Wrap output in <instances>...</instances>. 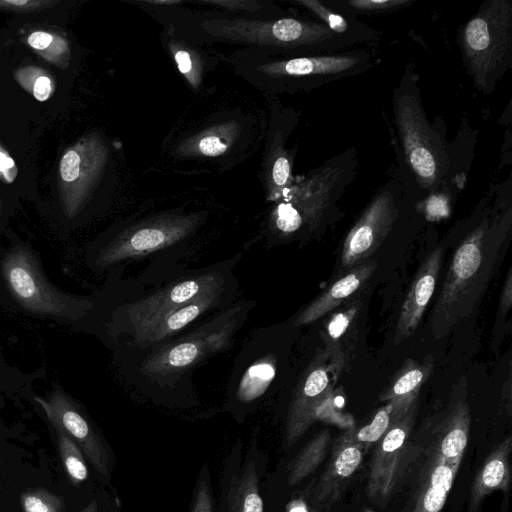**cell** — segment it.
Wrapping results in <instances>:
<instances>
[{
    "instance_id": "7",
    "label": "cell",
    "mask_w": 512,
    "mask_h": 512,
    "mask_svg": "<svg viewBox=\"0 0 512 512\" xmlns=\"http://www.w3.org/2000/svg\"><path fill=\"white\" fill-rule=\"evenodd\" d=\"M417 410L418 402L394 421L374 445L366 491L368 498L378 506L387 502L401 478Z\"/></svg>"
},
{
    "instance_id": "25",
    "label": "cell",
    "mask_w": 512,
    "mask_h": 512,
    "mask_svg": "<svg viewBox=\"0 0 512 512\" xmlns=\"http://www.w3.org/2000/svg\"><path fill=\"white\" fill-rule=\"evenodd\" d=\"M416 0H324L331 9L359 18L379 16L403 10Z\"/></svg>"
},
{
    "instance_id": "42",
    "label": "cell",
    "mask_w": 512,
    "mask_h": 512,
    "mask_svg": "<svg viewBox=\"0 0 512 512\" xmlns=\"http://www.w3.org/2000/svg\"><path fill=\"white\" fill-rule=\"evenodd\" d=\"M13 165H14L13 160L0 152V171L9 169Z\"/></svg>"
},
{
    "instance_id": "8",
    "label": "cell",
    "mask_w": 512,
    "mask_h": 512,
    "mask_svg": "<svg viewBox=\"0 0 512 512\" xmlns=\"http://www.w3.org/2000/svg\"><path fill=\"white\" fill-rule=\"evenodd\" d=\"M467 388V379L461 376L452 387L448 405L426 425L422 452L449 463H461L471 423Z\"/></svg>"
},
{
    "instance_id": "18",
    "label": "cell",
    "mask_w": 512,
    "mask_h": 512,
    "mask_svg": "<svg viewBox=\"0 0 512 512\" xmlns=\"http://www.w3.org/2000/svg\"><path fill=\"white\" fill-rule=\"evenodd\" d=\"M512 438L499 442L487 455L476 474L470 493V512H478L483 500L496 490L508 491L511 481Z\"/></svg>"
},
{
    "instance_id": "2",
    "label": "cell",
    "mask_w": 512,
    "mask_h": 512,
    "mask_svg": "<svg viewBox=\"0 0 512 512\" xmlns=\"http://www.w3.org/2000/svg\"><path fill=\"white\" fill-rule=\"evenodd\" d=\"M465 237L453 254L430 319L439 339L480 305L512 234V176L492 182L466 219Z\"/></svg>"
},
{
    "instance_id": "5",
    "label": "cell",
    "mask_w": 512,
    "mask_h": 512,
    "mask_svg": "<svg viewBox=\"0 0 512 512\" xmlns=\"http://www.w3.org/2000/svg\"><path fill=\"white\" fill-rule=\"evenodd\" d=\"M419 202L393 164L346 234L340 257L341 271L347 272L365 262L393 232L404 213Z\"/></svg>"
},
{
    "instance_id": "20",
    "label": "cell",
    "mask_w": 512,
    "mask_h": 512,
    "mask_svg": "<svg viewBox=\"0 0 512 512\" xmlns=\"http://www.w3.org/2000/svg\"><path fill=\"white\" fill-rule=\"evenodd\" d=\"M221 291L222 288L203 293L192 301L168 312L136 334L135 340L139 344H151L175 334L213 307L217 303Z\"/></svg>"
},
{
    "instance_id": "6",
    "label": "cell",
    "mask_w": 512,
    "mask_h": 512,
    "mask_svg": "<svg viewBox=\"0 0 512 512\" xmlns=\"http://www.w3.org/2000/svg\"><path fill=\"white\" fill-rule=\"evenodd\" d=\"M381 62L376 46L296 56L266 63L261 70L286 90H312L372 70Z\"/></svg>"
},
{
    "instance_id": "35",
    "label": "cell",
    "mask_w": 512,
    "mask_h": 512,
    "mask_svg": "<svg viewBox=\"0 0 512 512\" xmlns=\"http://www.w3.org/2000/svg\"><path fill=\"white\" fill-rule=\"evenodd\" d=\"M174 59L179 71L193 87H196L199 82V70L194 66L195 60L191 54L183 49H177L174 51Z\"/></svg>"
},
{
    "instance_id": "32",
    "label": "cell",
    "mask_w": 512,
    "mask_h": 512,
    "mask_svg": "<svg viewBox=\"0 0 512 512\" xmlns=\"http://www.w3.org/2000/svg\"><path fill=\"white\" fill-rule=\"evenodd\" d=\"M273 218L276 228L284 234H293L303 229L299 213L285 200L279 201L273 212Z\"/></svg>"
},
{
    "instance_id": "16",
    "label": "cell",
    "mask_w": 512,
    "mask_h": 512,
    "mask_svg": "<svg viewBox=\"0 0 512 512\" xmlns=\"http://www.w3.org/2000/svg\"><path fill=\"white\" fill-rule=\"evenodd\" d=\"M376 269L375 261H365L348 270L332 283L297 316L296 326L308 325L338 307L362 289Z\"/></svg>"
},
{
    "instance_id": "17",
    "label": "cell",
    "mask_w": 512,
    "mask_h": 512,
    "mask_svg": "<svg viewBox=\"0 0 512 512\" xmlns=\"http://www.w3.org/2000/svg\"><path fill=\"white\" fill-rule=\"evenodd\" d=\"M434 361L426 357L421 361L406 360L389 385L379 395V400L393 406V422L400 419L418 402L423 384L433 373Z\"/></svg>"
},
{
    "instance_id": "15",
    "label": "cell",
    "mask_w": 512,
    "mask_h": 512,
    "mask_svg": "<svg viewBox=\"0 0 512 512\" xmlns=\"http://www.w3.org/2000/svg\"><path fill=\"white\" fill-rule=\"evenodd\" d=\"M443 253V247L438 246L422 262L401 307L393 338L395 344L409 338L417 329L434 293Z\"/></svg>"
},
{
    "instance_id": "1",
    "label": "cell",
    "mask_w": 512,
    "mask_h": 512,
    "mask_svg": "<svg viewBox=\"0 0 512 512\" xmlns=\"http://www.w3.org/2000/svg\"><path fill=\"white\" fill-rule=\"evenodd\" d=\"M419 79L415 65L407 64L392 92L394 164L420 202L439 196L452 204L465 188L478 130L463 117L457 137L449 142L443 118L437 116L433 124L428 120Z\"/></svg>"
},
{
    "instance_id": "24",
    "label": "cell",
    "mask_w": 512,
    "mask_h": 512,
    "mask_svg": "<svg viewBox=\"0 0 512 512\" xmlns=\"http://www.w3.org/2000/svg\"><path fill=\"white\" fill-rule=\"evenodd\" d=\"M331 447V433L325 429L316 434L292 460L287 482L294 485L311 475L322 463Z\"/></svg>"
},
{
    "instance_id": "4",
    "label": "cell",
    "mask_w": 512,
    "mask_h": 512,
    "mask_svg": "<svg viewBox=\"0 0 512 512\" xmlns=\"http://www.w3.org/2000/svg\"><path fill=\"white\" fill-rule=\"evenodd\" d=\"M215 36L263 45L288 56H305L356 48L314 18L283 17L269 21L215 19L204 23Z\"/></svg>"
},
{
    "instance_id": "34",
    "label": "cell",
    "mask_w": 512,
    "mask_h": 512,
    "mask_svg": "<svg viewBox=\"0 0 512 512\" xmlns=\"http://www.w3.org/2000/svg\"><path fill=\"white\" fill-rule=\"evenodd\" d=\"M10 281L17 292L23 298L31 297L36 290L34 281L30 274L23 268H13L10 273Z\"/></svg>"
},
{
    "instance_id": "37",
    "label": "cell",
    "mask_w": 512,
    "mask_h": 512,
    "mask_svg": "<svg viewBox=\"0 0 512 512\" xmlns=\"http://www.w3.org/2000/svg\"><path fill=\"white\" fill-rule=\"evenodd\" d=\"M80 172V156L75 151H68L61 160L60 173L63 180L72 182Z\"/></svg>"
},
{
    "instance_id": "33",
    "label": "cell",
    "mask_w": 512,
    "mask_h": 512,
    "mask_svg": "<svg viewBox=\"0 0 512 512\" xmlns=\"http://www.w3.org/2000/svg\"><path fill=\"white\" fill-rule=\"evenodd\" d=\"M191 512H214V502L207 479L200 478L195 490Z\"/></svg>"
},
{
    "instance_id": "19",
    "label": "cell",
    "mask_w": 512,
    "mask_h": 512,
    "mask_svg": "<svg viewBox=\"0 0 512 512\" xmlns=\"http://www.w3.org/2000/svg\"><path fill=\"white\" fill-rule=\"evenodd\" d=\"M294 4L306 9L312 18L327 26L355 47L376 46L381 32L352 16L337 12L324 3V0H294Z\"/></svg>"
},
{
    "instance_id": "10",
    "label": "cell",
    "mask_w": 512,
    "mask_h": 512,
    "mask_svg": "<svg viewBox=\"0 0 512 512\" xmlns=\"http://www.w3.org/2000/svg\"><path fill=\"white\" fill-rule=\"evenodd\" d=\"M338 376L324 351H320L295 389L287 415V445L297 442L316 421V413L334 389Z\"/></svg>"
},
{
    "instance_id": "9",
    "label": "cell",
    "mask_w": 512,
    "mask_h": 512,
    "mask_svg": "<svg viewBox=\"0 0 512 512\" xmlns=\"http://www.w3.org/2000/svg\"><path fill=\"white\" fill-rule=\"evenodd\" d=\"M235 327L236 319L202 327L161 347L145 361L143 368L153 375H167L184 370L204 356L227 348Z\"/></svg>"
},
{
    "instance_id": "45",
    "label": "cell",
    "mask_w": 512,
    "mask_h": 512,
    "mask_svg": "<svg viewBox=\"0 0 512 512\" xmlns=\"http://www.w3.org/2000/svg\"><path fill=\"white\" fill-rule=\"evenodd\" d=\"M7 3L9 4H13V5H24L27 3V1H7Z\"/></svg>"
},
{
    "instance_id": "23",
    "label": "cell",
    "mask_w": 512,
    "mask_h": 512,
    "mask_svg": "<svg viewBox=\"0 0 512 512\" xmlns=\"http://www.w3.org/2000/svg\"><path fill=\"white\" fill-rule=\"evenodd\" d=\"M227 499L229 512H263L259 478L253 462L231 479Z\"/></svg>"
},
{
    "instance_id": "43",
    "label": "cell",
    "mask_w": 512,
    "mask_h": 512,
    "mask_svg": "<svg viewBox=\"0 0 512 512\" xmlns=\"http://www.w3.org/2000/svg\"><path fill=\"white\" fill-rule=\"evenodd\" d=\"M80 512H98L97 501H90Z\"/></svg>"
},
{
    "instance_id": "11",
    "label": "cell",
    "mask_w": 512,
    "mask_h": 512,
    "mask_svg": "<svg viewBox=\"0 0 512 512\" xmlns=\"http://www.w3.org/2000/svg\"><path fill=\"white\" fill-rule=\"evenodd\" d=\"M223 287L217 274L193 277L170 285L128 305V320L134 336L168 312L192 301L203 293Z\"/></svg>"
},
{
    "instance_id": "12",
    "label": "cell",
    "mask_w": 512,
    "mask_h": 512,
    "mask_svg": "<svg viewBox=\"0 0 512 512\" xmlns=\"http://www.w3.org/2000/svg\"><path fill=\"white\" fill-rule=\"evenodd\" d=\"M196 223V217H166L130 229L109 248L105 260L135 258L170 246L186 237Z\"/></svg>"
},
{
    "instance_id": "29",
    "label": "cell",
    "mask_w": 512,
    "mask_h": 512,
    "mask_svg": "<svg viewBox=\"0 0 512 512\" xmlns=\"http://www.w3.org/2000/svg\"><path fill=\"white\" fill-rule=\"evenodd\" d=\"M58 451L65 471L75 485L88 478L84 455L77 443L62 431L58 433Z\"/></svg>"
},
{
    "instance_id": "26",
    "label": "cell",
    "mask_w": 512,
    "mask_h": 512,
    "mask_svg": "<svg viewBox=\"0 0 512 512\" xmlns=\"http://www.w3.org/2000/svg\"><path fill=\"white\" fill-rule=\"evenodd\" d=\"M392 413V404L384 403L368 423L359 428L354 426L345 430L342 434L351 442L359 445L364 453H366L369 448H372L382 438L393 423Z\"/></svg>"
},
{
    "instance_id": "14",
    "label": "cell",
    "mask_w": 512,
    "mask_h": 512,
    "mask_svg": "<svg viewBox=\"0 0 512 512\" xmlns=\"http://www.w3.org/2000/svg\"><path fill=\"white\" fill-rule=\"evenodd\" d=\"M413 493L406 512H441L460 463H449L433 453L422 452Z\"/></svg>"
},
{
    "instance_id": "27",
    "label": "cell",
    "mask_w": 512,
    "mask_h": 512,
    "mask_svg": "<svg viewBox=\"0 0 512 512\" xmlns=\"http://www.w3.org/2000/svg\"><path fill=\"white\" fill-rule=\"evenodd\" d=\"M238 127L235 123H225L196 136L189 143V152L204 156L223 154L235 138Z\"/></svg>"
},
{
    "instance_id": "30",
    "label": "cell",
    "mask_w": 512,
    "mask_h": 512,
    "mask_svg": "<svg viewBox=\"0 0 512 512\" xmlns=\"http://www.w3.org/2000/svg\"><path fill=\"white\" fill-rule=\"evenodd\" d=\"M20 501L24 512H67L63 499L43 487L22 492Z\"/></svg>"
},
{
    "instance_id": "21",
    "label": "cell",
    "mask_w": 512,
    "mask_h": 512,
    "mask_svg": "<svg viewBox=\"0 0 512 512\" xmlns=\"http://www.w3.org/2000/svg\"><path fill=\"white\" fill-rule=\"evenodd\" d=\"M49 414L54 415V420L60 431L77 443L94 469L108 477L110 469L106 447L87 420L74 409H61L55 414Z\"/></svg>"
},
{
    "instance_id": "28",
    "label": "cell",
    "mask_w": 512,
    "mask_h": 512,
    "mask_svg": "<svg viewBox=\"0 0 512 512\" xmlns=\"http://www.w3.org/2000/svg\"><path fill=\"white\" fill-rule=\"evenodd\" d=\"M274 376V360L271 358L260 360L246 371L239 387V396L244 400L258 397L266 390Z\"/></svg>"
},
{
    "instance_id": "31",
    "label": "cell",
    "mask_w": 512,
    "mask_h": 512,
    "mask_svg": "<svg viewBox=\"0 0 512 512\" xmlns=\"http://www.w3.org/2000/svg\"><path fill=\"white\" fill-rule=\"evenodd\" d=\"M291 161L288 153L274 155L270 173V198L280 200L291 186Z\"/></svg>"
},
{
    "instance_id": "38",
    "label": "cell",
    "mask_w": 512,
    "mask_h": 512,
    "mask_svg": "<svg viewBox=\"0 0 512 512\" xmlns=\"http://www.w3.org/2000/svg\"><path fill=\"white\" fill-rule=\"evenodd\" d=\"M511 268L507 272L506 279L504 281L500 304L498 310V317L495 322V327L502 325L504 323V319L507 316V313L510 311L512 307V274Z\"/></svg>"
},
{
    "instance_id": "13",
    "label": "cell",
    "mask_w": 512,
    "mask_h": 512,
    "mask_svg": "<svg viewBox=\"0 0 512 512\" xmlns=\"http://www.w3.org/2000/svg\"><path fill=\"white\" fill-rule=\"evenodd\" d=\"M331 448L330 459L322 474L309 483L311 499L323 512H328L342 497L365 454L359 445L343 434L334 441Z\"/></svg>"
},
{
    "instance_id": "46",
    "label": "cell",
    "mask_w": 512,
    "mask_h": 512,
    "mask_svg": "<svg viewBox=\"0 0 512 512\" xmlns=\"http://www.w3.org/2000/svg\"><path fill=\"white\" fill-rule=\"evenodd\" d=\"M362 512H374L373 509L367 507L362 510Z\"/></svg>"
},
{
    "instance_id": "41",
    "label": "cell",
    "mask_w": 512,
    "mask_h": 512,
    "mask_svg": "<svg viewBox=\"0 0 512 512\" xmlns=\"http://www.w3.org/2000/svg\"><path fill=\"white\" fill-rule=\"evenodd\" d=\"M51 41V35L41 31L32 33L28 38V43L35 49H44L51 43Z\"/></svg>"
},
{
    "instance_id": "3",
    "label": "cell",
    "mask_w": 512,
    "mask_h": 512,
    "mask_svg": "<svg viewBox=\"0 0 512 512\" xmlns=\"http://www.w3.org/2000/svg\"><path fill=\"white\" fill-rule=\"evenodd\" d=\"M456 39L475 88L492 94L512 66V0H485L460 25Z\"/></svg>"
},
{
    "instance_id": "39",
    "label": "cell",
    "mask_w": 512,
    "mask_h": 512,
    "mask_svg": "<svg viewBox=\"0 0 512 512\" xmlns=\"http://www.w3.org/2000/svg\"><path fill=\"white\" fill-rule=\"evenodd\" d=\"M51 91V85L49 78L42 76L39 77L34 84V96L39 101H45L48 99Z\"/></svg>"
},
{
    "instance_id": "22",
    "label": "cell",
    "mask_w": 512,
    "mask_h": 512,
    "mask_svg": "<svg viewBox=\"0 0 512 512\" xmlns=\"http://www.w3.org/2000/svg\"><path fill=\"white\" fill-rule=\"evenodd\" d=\"M360 307L358 300L351 301L344 309L330 316L320 332L325 346L323 351L332 368L339 374L347 364L348 354L345 346Z\"/></svg>"
},
{
    "instance_id": "40",
    "label": "cell",
    "mask_w": 512,
    "mask_h": 512,
    "mask_svg": "<svg viewBox=\"0 0 512 512\" xmlns=\"http://www.w3.org/2000/svg\"><path fill=\"white\" fill-rule=\"evenodd\" d=\"M208 3H211V4H216V5H219V6H222L224 8H229V9H244V10H249V11H253L255 9H257V3L254 2V1H240V0H237V1H210Z\"/></svg>"
},
{
    "instance_id": "44",
    "label": "cell",
    "mask_w": 512,
    "mask_h": 512,
    "mask_svg": "<svg viewBox=\"0 0 512 512\" xmlns=\"http://www.w3.org/2000/svg\"><path fill=\"white\" fill-rule=\"evenodd\" d=\"M149 3H152V4H176V3H178V1H159V0H156V1H149Z\"/></svg>"
},
{
    "instance_id": "36",
    "label": "cell",
    "mask_w": 512,
    "mask_h": 512,
    "mask_svg": "<svg viewBox=\"0 0 512 512\" xmlns=\"http://www.w3.org/2000/svg\"><path fill=\"white\" fill-rule=\"evenodd\" d=\"M286 512H323L312 501L310 484L306 489L298 493L287 504Z\"/></svg>"
}]
</instances>
